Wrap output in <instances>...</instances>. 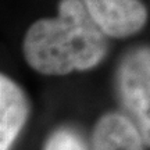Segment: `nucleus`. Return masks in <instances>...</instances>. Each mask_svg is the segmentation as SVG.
I'll return each mask as SVG.
<instances>
[{
  "mask_svg": "<svg viewBox=\"0 0 150 150\" xmlns=\"http://www.w3.org/2000/svg\"><path fill=\"white\" fill-rule=\"evenodd\" d=\"M118 91L145 145L150 146V47H136L122 59Z\"/></svg>",
  "mask_w": 150,
  "mask_h": 150,
  "instance_id": "obj_2",
  "label": "nucleus"
},
{
  "mask_svg": "<svg viewBox=\"0 0 150 150\" xmlns=\"http://www.w3.org/2000/svg\"><path fill=\"white\" fill-rule=\"evenodd\" d=\"M106 36L82 0H61L56 18L29 27L24 56L33 70L46 75L91 70L107 53Z\"/></svg>",
  "mask_w": 150,
  "mask_h": 150,
  "instance_id": "obj_1",
  "label": "nucleus"
},
{
  "mask_svg": "<svg viewBox=\"0 0 150 150\" xmlns=\"http://www.w3.org/2000/svg\"><path fill=\"white\" fill-rule=\"evenodd\" d=\"M103 32L111 38H127L139 32L147 21L140 0H82Z\"/></svg>",
  "mask_w": 150,
  "mask_h": 150,
  "instance_id": "obj_3",
  "label": "nucleus"
},
{
  "mask_svg": "<svg viewBox=\"0 0 150 150\" xmlns=\"http://www.w3.org/2000/svg\"><path fill=\"white\" fill-rule=\"evenodd\" d=\"M143 139L132 120L107 114L93 131V150H143Z\"/></svg>",
  "mask_w": 150,
  "mask_h": 150,
  "instance_id": "obj_5",
  "label": "nucleus"
},
{
  "mask_svg": "<svg viewBox=\"0 0 150 150\" xmlns=\"http://www.w3.org/2000/svg\"><path fill=\"white\" fill-rule=\"evenodd\" d=\"M45 150H86V147L75 132L59 129L49 138Z\"/></svg>",
  "mask_w": 150,
  "mask_h": 150,
  "instance_id": "obj_6",
  "label": "nucleus"
},
{
  "mask_svg": "<svg viewBox=\"0 0 150 150\" xmlns=\"http://www.w3.org/2000/svg\"><path fill=\"white\" fill-rule=\"evenodd\" d=\"M28 117L24 92L13 81L0 76V150H10Z\"/></svg>",
  "mask_w": 150,
  "mask_h": 150,
  "instance_id": "obj_4",
  "label": "nucleus"
}]
</instances>
